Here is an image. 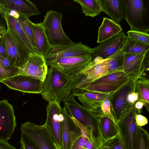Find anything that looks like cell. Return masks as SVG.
Instances as JSON below:
<instances>
[{"instance_id":"cell-5","label":"cell","mask_w":149,"mask_h":149,"mask_svg":"<svg viewBox=\"0 0 149 149\" xmlns=\"http://www.w3.org/2000/svg\"><path fill=\"white\" fill-rule=\"evenodd\" d=\"M137 80L129 79L124 84L109 96L111 112L116 123L123 118L132 107H134L128 103L127 97L129 93L135 91Z\"/></svg>"},{"instance_id":"cell-1","label":"cell","mask_w":149,"mask_h":149,"mask_svg":"<svg viewBox=\"0 0 149 149\" xmlns=\"http://www.w3.org/2000/svg\"><path fill=\"white\" fill-rule=\"evenodd\" d=\"M64 102L68 113L85 127L93 141L100 149L103 141L100 132L98 118L89 109L77 102L72 93Z\"/></svg>"},{"instance_id":"cell-20","label":"cell","mask_w":149,"mask_h":149,"mask_svg":"<svg viewBox=\"0 0 149 149\" xmlns=\"http://www.w3.org/2000/svg\"><path fill=\"white\" fill-rule=\"evenodd\" d=\"M112 93H100L82 90H75L72 93L74 96L77 97L83 106L88 109L94 107L108 97Z\"/></svg>"},{"instance_id":"cell-11","label":"cell","mask_w":149,"mask_h":149,"mask_svg":"<svg viewBox=\"0 0 149 149\" xmlns=\"http://www.w3.org/2000/svg\"><path fill=\"white\" fill-rule=\"evenodd\" d=\"M43 82L39 79L20 74L8 77L1 81L10 89L33 94L42 93Z\"/></svg>"},{"instance_id":"cell-40","label":"cell","mask_w":149,"mask_h":149,"mask_svg":"<svg viewBox=\"0 0 149 149\" xmlns=\"http://www.w3.org/2000/svg\"><path fill=\"white\" fill-rule=\"evenodd\" d=\"M139 100V94L135 91L130 93L127 95V101L133 107H134L135 103Z\"/></svg>"},{"instance_id":"cell-6","label":"cell","mask_w":149,"mask_h":149,"mask_svg":"<svg viewBox=\"0 0 149 149\" xmlns=\"http://www.w3.org/2000/svg\"><path fill=\"white\" fill-rule=\"evenodd\" d=\"M20 130L21 133L27 137L38 149H56L53 137L45 124L39 125L26 122L21 124Z\"/></svg>"},{"instance_id":"cell-43","label":"cell","mask_w":149,"mask_h":149,"mask_svg":"<svg viewBox=\"0 0 149 149\" xmlns=\"http://www.w3.org/2000/svg\"><path fill=\"white\" fill-rule=\"evenodd\" d=\"M145 105L144 102L139 100H137L134 104V108L137 114H140L142 112V109Z\"/></svg>"},{"instance_id":"cell-14","label":"cell","mask_w":149,"mask_h":149,"mask_svg":"<svg viewBox=\"0 0 149 149\" xmlns=\"http://www.w3.org/2000/svg\"><path fill=\"white\" fill-rule=\"evenodd\" d=\"M63 119L62 123V149H71L76 140L82 136L80 128L65 107L62 108Z\"/></svg>"},{"instance_id":"cell-16","label":"cell","mask_w":149,"mask_h":149,"mask_svg":"<svg viewBox=\"0 0 149 149\" xmlns=\"http://www.w3.org/2000/svg\"><path fill=\"white\" fill-rule=\"evenodd\" d=\"M48 68L43 56L38 54H31L27 63L19 69V74L29 76L43 81Z\"/></svg>"},{"instance_id":"cell-42","label":"cell","mask_w":149,"mask_h":149,"mask_svg":"<svg viewBox=\"0 0 149 149\" xmlns=\"http://www.w3.org/2000/svg\"><path fill=\"white\" fill-rule=\"evenodd\" d=\"M0 55L6 58L5 41L3 35L1 38H0Z\"/></svg>"},{"instance_id":"cell-9","label":"cell","mask_w":149,"mask_h":149,"mask_svg":"<svg viewBox=\"0 0 149 149\" xmlns=\"http://www.w3.org/2000/svg\"><path fill=\"white\" fill-rule=\"evenodd\" d=\"M91 54L46 61L47 65L69 75L79 73L91 61Z\"/></svg>"},{"instance_id":"cell-17","label":"cell","mask_w":149,"mask_h":149,"mask_svg":"<svg viewBox=\"0 0 149 149\" xmlns=\"http://www.w3.org/2000/svg\"><path fill=\"white\" fill-rule=\"evenodd\" d=\"M146 52L124 53L123 72L129 79L138 80L143 76L145 71L143 61Z\"/></svg>"},{"instance_id":"cell-19","label":"cell","mask_w":149,"mask_h":149,"mask_svg":"<svg viewBox=\"0 0 149 149\" xmlns=\"http://www.w3.org/2000/svg\"><path fill=\"white\" fill-rule=\"evenodd\" d=\"M108 59L96 58L79 73L86 76L93 81L107 74L108 73Z\"/></svg>"},{"instance_id":"cell-34","label":"cell","mask_w":149,"mask_h":149,"mask_svg":"<svg viewBox=\"0 0 149 149\" xmlns=\"http://www.w3.org/2000/svg\"><path fill=\"white\" fill-rule=\"evenodd\" d=\"M128 36L149 45L148 32L130 30L127 32Z\"/></svg>"},{"instance_id":"cell-18","label":"cell","mask_w":149,"mask_h":149,"mask_svg":"<svg viewBox=\"0 0 149 149\" xmlns=\"http://www.w3.org/2000/svg\"><path fill=\"white\" fill-rule=\"evenodd\" d=\"M0 8L15 11L28 18L40 13L35 4L29 0H0Z\"/></svg>"},{"instance_id":"cell-22","label":"cell","mask_w":149,"mask_h":149,"mask_svg":"<svg viewBox=\"0 0 149 149\" xmlns=\"http://www.w3.org/2000/svg\"><path fill=\"white\" fill-rule=\"evenodd\" d=\"M6 52V58L14 66L19 69L26 64L23 61L14 41L9 31H6L3 34Z\"/></svg>"},{"instance_id":"cell-39","label":"cell","mask_w":149,"mask_h":149,"mask_svg":"<svg viewBox=\"0 0 149 149\" xmlns=\"http://www.w3.org/2000/svg\"><path fill=\"white\" fill-rule=\"evenodd\" d=\"M75 141L71 149H82L88 139L84 134Z\"/></svg>"},{"instance_id":"cell-25","label":"cell","mask_w":149,"mask_h":149,"mask_svg":"<svg viewBox=\"0 0 149 149\" xmlns=\"http://www.w3.org/2000/svg\"><path fill=\"white\" fill-rule=\"evenodd\" d=\"M0 13L10 26L16 33L22 39L31 54H37L22 28L18 19V17L9 15L8 12L0 9Z\"/></svg>"},{"instance_id":"cell-4","label":"cell","mask_w":149,"mask_h":149,"mask_svg":"<svg viewBox=\"0 0 149 149\" xmlns=\"http://www.w3.org/2000/svg\"><path fill=\"white\" fill-rule=\"evenodd\" d=\"M62 13L50 10L44 17L42 25L48 40L52 47L57 46L69 45L74 43L66 36L61 25Z\"/></svg>"},{"instance_id":"cell-50","label":"cell","mask_w":149,"mask_h":149,"mask_svg":"<svg viewBox=\"0 0 149 149\" xmlns=\"http://www.w3.org/2000/svg\"><path fill=\"white\" fill-rule=\"evenodd\" d=\"M1 83L0 81V83ZM0 89H1V85H0Z\"/></svg>"},{"instance_id":"cell-13","label":"cell","mask_w":149,"mask_h":149,"mask_svg":"<svg viewBox=\"0 0 149 149\" xmlns=\"http://www.w3.org/2000/svg\"><path fill=\"white\" fill-rule=\"evenodd\" d=\"M13 105L6 100L0 101V140L8 141L17 126Z\"/></svg>"},{"instance_id":"cell-32","label":"cell","mask_w":149,"mask_h":149,"mask_svg":"<svg viewBox=\"0 0 149 149\" xmlns=\"http://www.w3.org/2000/svg\"><path fill=\"white\" fill-rule=\"evenodd\" d=\"M18 19L24 33L37 53L34 34L31 26V22L25 15L22 14H19Z\"/></svg>"},{"instance_id":"cell-33","label":"cell","mask_w":149,"mask_h":149,"mask_svg":"<svg viewBox=\"0 0 149 149\" xmlns=\"http://www.w3.org/2000/svg\"><path fill=\"white\" fill-rule=\"evenodd\" d=\"M135 149H149V134L146 130L139 126Z\"/></svg>"},{"instance_id":"cell-2","label":"cell","mask_w":149,"mask_h":149,"mask_svg":"<svg viewBox=\"0 0 149 149\" xmlns=\"http://www.w3.org/2000/svg\"><path fill=\"white\" fill-rule=\"evenodd\" d=\"M71 77L52 67L48 68L45 78L43 82L41 95L43 98L48 102L56 100L60 103L64 102L70 94L65 90Z\"/></svg>"},{"instance_id":"cell-51","label":"cell","mask_w":149,"mask_h":149,"mask_svg":"<svg viewBox=\"0 0 149 149\" xmlns=\"http://www.w3.org/2000/svg\"></svg>"},{"instance_id":"cell-24","label":"cell","mask_w":149,"mask_h":149,"mask_svg":"<svg viewBox=\"0 0 149 149\" xmlns=\"http://www.w3.org/2000/svg\"><path fill=\"white\" fill-rule=\"evenodd\" d=\"M122 31L123 29L119 24L112 19L103 17L98 29L97 42L100 43Z\"/></svg>"},{"instance_id":"cell-10","label":"cell","mask_w":149,"mask_h":149,"mask_svg":"<svg viewBox=\"0 0 149 149\" xmlns=\"http://www.w3.org/2000/svg\"><path fill=\"white\" fill-rule=\"evenodd\" d=\"M137 114L134 107H132L116 124L125 149H135L138 127L135 116Z\"/></svg>"},{"instance_id":"cell-45","label":"cell","mask_w":149,"mask_h":149,"mask_svg":"<svg viewBox=\"0 0 149 149\" xmlns=\"http://www.w3.org/2000/svg\"><path fill=\"white\" fill-rule=\"evenodd\" d=\"M82 149H98L93 142L90 140H88L85 143Z\"/></svg>"},{"instance_id":"cell-3","label":"cell","mask_w":149,"mask_h":149,"mask_svg":"<svg viewBox=\"0 0 149 149\" xmlns=\"http://www.w3.org/2000/svg\"><path fill=\"white\" fill-rule=\"evenodd\" d=\"M124 19L130 30L148 32L149 0H122Z\"/></svg>"},{"instance_id":"cell-38","label":"cell","mask_w":149,"mask_h":149,"mask_svg":"<svg viewBox=\"0 0 149 149\" xmlns=\"http://www.w3.org/2000/svg\"><path fill=\"white\" fill-rule=\"evenodd\" d=\"M0 65L4 69L15 70L19 69L14 66L7 58L0 55Z\"/></svg>"},{"instance_id":"cell-28","label":"cell","mask_w":149,"mask_h":149,"mask_svg":"<svg viewBox=\"0 0 149 149\" xmlns=\"http://www.w3.org/2000/svg\"><path fill=\"white\" fill-rule=\"evenodd\" d=\"M122 50L124 53H143L149 51V45L127 36L126 41Z\"/></svg>"},{"instance_id":"cell-35","label":"cell","mask_w":149,"mask_h":149,"mask_svg":"<svg viewBox=\"0 0 149 149\" xmlns=\"http://www.w3.org/2000/svg\"><path fill=\"white\" fill-rule=\"evenodd\" d=\"M103 145L109 149H125L120 133L115 137L103 142Z\"/></svg>"},{"instance_id":"cell-21","label":"cell","mask_w":149,"mask_h":149,"mask_svg":"<svg viewBox=\"0 0 149 149\" xmlns=\"http://www.w3.org/2000/svg\"><path fill=\"white\" fill-rule=\"evenodd\" d=\"M102 12L105 13L119 24L124 19L122 0H98Z\"/></svg>"},{"instance_id":"cell-23","label":"cell","mask_w":149,"mask_h":149,"mask_svg":"<svg viewBox=\"0 0 149 149\" xmlns=\"http://www.w3.org/2000/svg\"><path fill=\"white\" fill-rule=\"evenodd\" d=\"M31 24L37 54L44 56L52 47L48 40L42 22L34 23L31 22Z\"/></svg>"},{"instance_id":"cell-37","label":"cell","mask_w":149,"mask_h":149,"mask_svg":"<svg viewBox=\"0 0 149 149\" xmlns=\"http://www.w3.org/2000/svg\"><path fill=\"white\" fill-rule=\"evenodd\" d=\"M19 73V69L15 70H8L4 69L0 65V81L8 77Z\"/></svg>"},{"instance_id":"cell-49","label":"cell","mask_w":149,"mask_h":149,"mask_svg":"<svg viewBox=\"0 0 149 149\" xmlns=\"http://www.w3.org/2000/svg\"><path fill=\"white\" fill-rule=\"evenodd\" d=\"M3 33H0V38H1L2 36Z\"/></svg>"},{"instance_id":"cell-48","label":"cell","mask_w":149,"mask_h":149,"mask_svg":"<svg viewBox=\"0 0 149 149\" xmlns=\"http://www.w3.org/2000/svg\"><path fill=\"white\" fill-rule=\"evenodd\" d=\"M54 145L56 148V149H60L57 146V145L55 143Z\"/></svg>"},{"instance_id":"cell-30","label":"cell","mask_w":149,"mask_h":149,"mask_svg":"<svg viewBox=\"0 0 149 149\" xmlns=\"http://www.w3.org/2000/svg\"><path fill=\"white\" fill-rule=\"evenodd\" d=\"M124 52L121 49L108 58V73L123 71L124 61Z\"/></svg>"},{"instance_id":"cell-46","label":"cell","mask_w":149,"mask_h":149,"mask_svg":"<svg viewBox=\"0 0 149 149\" xmlns=\"http://www.w3.org/2000/svg\"><path fill=\"white\" fill-rule=\"evenodd\" d=\"M0 25L7 26L6 23L4 18L0 13Z\"/></svg>"},{"instance_id":"cell-12","label":"cell","mask_w":149,"mask_h":149,"mask_svg":"<svg viewBox=\"0 0 149 149\" xmlns=\"http://www.w3.org/2000/svg\"><path fill=\"white\" fill-rule=\"evenodd\" d=\"M127 36L122 31L113 36L91 48L92 60L96 58L104 59L109 58L121 50L124 45Z\"/></svg>"},{"instance_id":"cell-36","label":"cell","mask_w":149,"mask_h":149,"mask_svg":"<svg viewBox=\"0 0 149 149\" xmlns=\"http://www.w3.org/2000/svg\"><path fill=\"white\" fill-rule=\"evenodd\" d=\"M19 149H38L35 145L26 136L21 133Z\"/></svg>"},{"instance_id":"cell-41","label":"cell","mask_w":149,"mask_h":149,"mask_svg":"<svg viewBox=\"0 0 149 149\" xmlns=\"http://www.w3.org/2000/svg\"><path fill=\"white\" fill-rule=\"evenodd\" d=\"M136 124L138 126L142 127L148 123V119L144 116L140 114H136L135 116Z\"/></svg>"},{"instance_id":"cell-7","label":"cell","mask_w":149,"mask_h":149,"mask_svg":"<svg viewBox=\"0 0 149 149\" xmlns=\"http://www.w3.org/2000/svg\"><path fill=\"white\" fill-rule=\"evenodd\" d=\"M128 79L123 71L116 72L90 81L79 90L103 93H111L117 90Z\"/></svg>"},{"instance_id":"cell-26","label":"cell","mask_w":149,"mask_h":149,"mask_svg":"<svg viewBox=\"0 0 149 149\" xmlns=\"http://www.w3.org/2000/svg\"><path fill=\"white\" fill-rule=\"evenodd\" d=\"M99 127L103 141L112 138L120 133L116 123L107 117H97Z\"/></svg>"},{"instance_id":"cell-31","label":"cell","mask_w":149,"mask_h":149,"mask_svg":"<svg viewBox=\"0 0 149 149\" xmlns=\"http://www.w3.org/2000/svg\"><path fill=\"white\" fill-rule=\"evenodd\" d=\"M108 97L89 110L97 117H107L116 123L111 112Z\"/></svg>"},{"instance_id":"cell-15","label":"cell","mask_w":149,"mask_h":149,"mask_svg":"<svg viewBox=\"0 0 149 149\" xmlns=\"http://www.w3.org/2000/svg\"><path fill=\"white\" fill-rule=\"evenodd\" d=\"M87 54L91 55V48L81 42H79L72 45L53 47L44 57L47 61Z\"/></svg>"},{"instance_id":"cell-29","label":"cell","mask_w":149,"mask_h":149,"mask_svg":"<svg viewBox=\"0 0 149 149\" xmlns=\"http://www.w3.org/2000/svg\"><path fill=\"white\" fill-rule=\"evenodd\" d=\"M81 6L82 13L86 16L94 17L102 12L98 0H74Z\"/></svg>"},{"instance_id":"cell-27","label":"cell","mask_w":149,"mask_h":149,"mask_svg":"<svg viewBox=\"0 0 149 149\" xmlns=\"http://www.w3.org/2000/svg\"><path fill=\"white\" fill-rule=\"evenodd\" d=\"M135 92L139 95V100L143 101L147 111L149 109V80L142 76L138 80L135 87Z\"/></svg>"},{"instance_id":"cell-8","label":"cell","mask_w":149,"mask_h":149,"mask_svg":"<svg viewBox=\"0 0 149 149\" xmlns=\"http://www.w3.org/2000/svg\"><path fill=\"white\" fill-rule=\"evenodd\" d=\"M47 118L45 124L50 131L55 143L62 147V123L63 119L60 103L56 100L48 102L46 106Z\"/></svg>"},{"instance_id":"cell-44","label":"cell","mask_w":149,"mask_h":149,"mask_svg":"<svg viewBox=\"0 0 149 149\" xmlns=\"http://www.w3.org/2000/svg\"><path fill=\"white\" fill-rule=\"evenodd\" d=\"M0 149H17L9 144L8 141L0 140Z\"/></svg>"},{"instance_id":"cell-47","label":"cell","mask_w":149,"mask_h":149,"mask_svg":"<svg viewBox=\"0 0 149 149\" xmlns=\"http://www.w3.org/2000/svg\"><path fill=\"white\" fill-rule=\"evenodd\" d=\"M100 149H109L108 146L102 145L101 146V147H100Z\"/></svg>"}]
</instances>
